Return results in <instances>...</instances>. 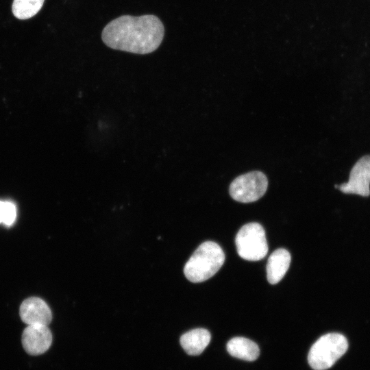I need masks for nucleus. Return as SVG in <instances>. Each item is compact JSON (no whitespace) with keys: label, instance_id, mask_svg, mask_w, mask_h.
<instances>
[{"label":"nucleus","instance_id":"obj_6","mask_svg":"<svg viewBox=\"0 0 370 370\" xmlns=\"http://www.w3.org/2000/svg\"><path fill=\"white\" fill-rule=\"evenodd\" d=\"M370 156L362 157L354 164L347 183L336 185L343 193L356 194L363 197L370 195Z\"/></svg>","mask_w":370,"mask_h":370},{"label":"nucleus","instance_id":"obj_5","mask_svg":"<svg viewBox=\"0 0 370 370\" xmlns=\"http://www.w3.org/2000/svg\"><path fill=\"white\" fill-rule=\"evenodd\" d=\"M267 187V176L261 171H254L235 178L230 185L229 193L237 201L250 203L262 197Z\"/></svg>","mask_w":370,"mask_h":370},{"label":"nucleus","instance_id":"obj_10","mask_svg":"<svg viewBox=\"0 0 370 370\" xmlns=\"http://www.w3.org/2000/svg\"><path fill=\"white\" fill-rule=\"evenodd\" d=\"M210 333L204 328H196L184 333L180 337V344L188 355L201 354L208 345Z\"/></svg>","mask_w":370,"mask_h":370},{"label":"nucleus","instance_id":"obj_3","mask_svg":"<svg viewBox=\"0 0 370 370\" xmlns=\"http://www.w3.org/2000/svg\"><path fill=\"white\" fill-rule=\"evenodd\" d=\"M347 338L339 333L321 336L311 347L308 360L314 370L330 368L347 350Z\"/></svg>","mask_w":370,"mask_h":370},{"label":"nucleus","instance_id":"obj_12","mask_svg":"<svg viewBox=\"0 0 370 370\" xmlns=\"http://www.w3.org/2000/svg\"><path fill=\"white\" fill-rule=\"evenodd\" d=\"M45 0H14L12 12L18 19H27L35 16L41 9Z\"/></svg>","mask_w":370,"mask_h":370},{"label":"nucleus","instance_id":"obj_2","mask_svg":"<svg viewBox=\"0 0 370 370\" xmlns=\"http://www.w3.org/2000/svg\"><path fill=\"white\" fill-rule=\"evenodd\" d=\"M225 254L215 242L205 241L194 251L184 267L186 278L199 283L212 277L223 266Z\"/></svg>","mask_w":370,"mask_h":370},{"label":"nucleus","instance_id":"obj_8","mask_svg":"<svg viewBox=\"0 0 370 370\" xmlns=\"http://www.w3.org/2000/svg\"><path fill=\"white\" fill-rule=\"evenodd\" d=\"M19 314L21 320L27 325H48L52 319L49 306L42 299L36 297H29L22 302Z\"/></svg>","mask_w":370,"mask_h":370},{"label":"nucleus","instance_id":"obj_4","mask_svg":"<svg viewBox=\"0 0 370 370\" xmlns=\"http://www.w3.org/2000/svg\"><path fill=\"white\" fill-rule=\"evenodd\" d=\"M235 243L239 256L247 260H260L268 252L265 231L258 223L244 225L236 234Z\"/></svg>","mask_w":370,"mask_h":370},{"label":"nucleus","instance_id":"obj_13","mask_svg":"<svg viewBox=\"0 0 370 370\" xmlns=\"http://www.w3.org/2000/svg\"><path fill=\"white\" fill-rule=\"evenodd\" d=\"M16 217L15 204L8 201H0V223L11 226Z\"/></svg>","mask_w":370,"mask_h":370},{"label":"nucleus","instance_id":"obj_7","mask_svg":"<svg viewBox=\"0 0 370 370\" xmlns=\"http://www.w3.org/2000/svg\"><path fill=\"white\" fill-rule=\"evenodd\" d=\"M21 342L29 355H40L47 352L52 343V334L47 325H27L23 332Z\"/></svg>","mask_w":370,"mask_h":370},{"label":"nucleus","instance_id":"obj_11","mask_svg":"<svg viewBox=\"0 0 370 370\" xmlns=\"http://www.w3.org/2000/svg\"><path fill=\"white\" fill-rule=\"evenodd\" d=\"M227 350L233 357L247 361L256 360L260 354L258 345L244 337H234L227 343Z\"/></svg>","mask_w":370,"mask_h":370},{"label":"nucleus","instance_id":"obj_9","mask_svg":"<svg viewBox=\"0 0 370 370\" xmlns=\"http://www.w3.org/2000/svg\"><path fill=\"white\" fill-rule=\"evenodd\" d=\"M291 261L290 253L285 249L280 248L269 256L267 264V278L271 284L278 283L285 275Z\"/></svg>","mask_w":370,"mask_h":370},{"label":"nucleus","instance_id":"obj_1","mask_svg":"<svg viewBox=\"0 0 370 370\" xmlns=\"http://www.w3.org/2000/svg\"><path fill=\"white\" fill-rule=\"evenodd\" d=\"M164 35V25L155 15H123L104 27L101 38L111 49L143 55L156 51Z\"/></svg>","mask_w":370,"mask_h":370}]
</instances>
